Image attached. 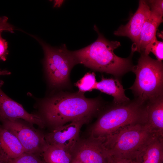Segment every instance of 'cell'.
I'll return each instance as SVG.
<instances>
[{"mask_svg": "<svg viewBox=\"0 0 163 163\" xmlns=\"http://www.w3.org/2000/svg\"><path fill=\"white\" fill-rule=\"evenodd\" d=\"M63 2V1H56L54 6H59L62 4Z\"/></svg>", "mask_w": 163, "mask_h": 163, "instance_id": "484cf974", "label": "cell"}, {"mask_svg": "<svg viewBox=\"0 0 163 163\" xmlns=\"http://www.w3.org/2000/svg\"><path fill=\"white\" fill-rule=\"evenodd\" d=\"M95 89L113 97V103L116 104H123L130 100L125 94L124 89L117 78H105L102 76L101 80L97 82Z\"/></svg>", "mask_w": 163, "mask_h": 163, "instance_id": "2e32d148", "label": "cell"}, {"mask_svg": "<svg viewBox=\"0 0 163 163\" xmlns=\"http://www.w3.org/2000/svg\"><path fill=\"white\" fill-rule=\"evenodd\" d=\"M136 75L135 81L129 89L135 98L142 102L163 95V64L141 53L137 64L132 70Z\"/></svg>", "mask_w": 163, "mask_h": 163, "instance_id": "5b68a950", "label": "cell"}, {"mask_svg": "<svg viewBox=\"0 0 163 163\" xmlns=\"http://www.w3.org/2000/svg\"><path fill=\"white\" fill-rule=\"evenodd\" d=\"M90 118L76 120L66 124L54 128L51 132L45 135L49 145L59 146L71 153L78 141L80 129Z\"/></svg>", "mask_w": 163, "mask_h": 163, "instance_id": "9c48e42d", "label": "cell"}, {"mask_svg": "<svg viewBox=\"0 0 163 163\" xmlns=\"http://www.w3.org/2000/svg\"><path fill=\"white\" fill-rule=\"evenodd\" d=\"M11 73L7 70H0V75H9L11 74Z\"/></svg>", "mask_w": 163, "mask_h": 163, "instance_id": "d4e9b609", "label": "cell"}, {"mask_svg": "<svg viewBox=\"0 0 163 163\" xmlns=\"http://www.w3.org/2000/svg\"><path fill=\"white\" fill-rule=\"evenodd\" d=\"M41 156L46 163H71L73 158L71 152L53 145H49Z\"/></svg>", "mask_w": 163, "mask_h": 163, "instance_id": "e0dca14e", "label": "cell"}, {"mask_svg": "<svg viewBox=\"0 0 163 163\" xmlns=\"http://www.w3.org/2000/svg\"><path fill=\"white\" fill-rule=\"evenodd\" d=\"M3 84L4 82L0 80V120L22 119L33 125L43 128L45 123L41 116L28 113L21 104L6 95L1 89Z\"/></svg>", "mask_w": 163, "mask_h": 163, "instance_id": "30bf717a", "label": "cell"}, {"mask_svg": "<svg viewBox=\"0 0 163 163\" xmlns=\"http://www.w3.org/2000/svg\"><path fill=\"white\" fill-rule=\"evenodd\" d=\"M71 153L73 158L83 163H108L109 157L102 140L91 136L79 139Z\"/></svg>", "mask_w": 163, "mask_h": 163, "instance_id": "ba28073f", "label": "cell"}, {"mask_svg": "<svg viewBox=\"0 0 163 163\" xmlns=\"http://www.w3.org/2000/svg\"><path fill=\"white\" fill-rule=\"evenodd\" d=\"M8 43L2 37L0 34V60L5 61L8 54Z\"/></svg>", "mask_w": 163, "mask_h": 163, "instance_id": "7402d4cb", "label": "cell"}, {"mask_svg": "<svg viewBox=\"0 0 163 163\" xmlns=\"http://www.w3.org/2000/svg\"><path fill=\"white\" fill-rule=\"evenodd\" d=\"M8 18L6 16L0 17V34L4 31L13 32V27L8 22Z\"/></svg>", "mask_w": 163, "mask_h": 163, "instance_id": "603a6c76", "label": "cell"}, {"mask_svg": "<svg viewBox=\"0 0 163 163\" xmlns=\"http://www.w3.org/2000/svg\"><path fill=\"white\" fill-rule=\"evenodd\" d=\"M97 82L94 72L86 73L75 83L78 89V91L84 93L95 89Z\"/></svg>", "mask_w": 163, "mask_h": 163, "instance_id": "ac0fdd59", "label": "cell"}, {"mask_svg": "<svg viewBox=\"0 0 163 163\" xmlns=\"http://www.w3.org/2000/svg\"><path fill=\"white\" fill-rule=\"evenodd\" d=\"M71 163H83L80 161L75 158H73Z\"/></svg>", "mask_w": 163, "mask_h": 163, "instance_id": "4316f807", "label": "cell"}, {"mask_svg": "<svg viewBox=\"0 0 163 163\" xmlns=\"http://www.w3.org/2000/svg\"><path fill=\"white\" fill-rule=\"evenodd\" d=\"M108 163H134L131 161L109 156Z\"/></svg>", "mask_w": 163, "mask_h": 163, "instance_id": "cb8c5ba5", "label": "cell"}, {"mask_svg": "<svg viewBox=\"0 0 163 163\" xmlns=\"http://www.w3.org/2000/svg\"><path fill=\"white\" fill-rule=\"evenodd\" d=\"M94 29L98 34L97 40L86 47L72 51L78 63L95 71L112 74L117 78L132 71L134 66L132 61L133 53L131 52L126 58L117 56L114 50L120 46V42L108 40L96 26Z\"/></svg>", "mask_w": 163, "mask_h": 163, "instance_id": "7a4b0ae2", "label": "cell"}, {"mask_svg": "<svg viewBox=\"0 0 163 163\" xmlns=\"http://www.w3.org/2000/svg\"><path fill=\"white\" fill-rule=\"evenodd\" d=\"M0 163H5V162L0 160Z\"/></svg>", "mask_w": 163, "mask_h": 163, "instance_id": "83f0119b", "label": "cell"}, {"mask_svg": "<svg viewBox=\"0 0 163 163\" xmlns=\"http://www.w3.org/2000/svg\"><path fill=\"white\" fill-rule=\"evenodd\" d=\"M40 156L24 152L18 157L4 162L5 163H46Z\"/></svg>", "mask_w": 163, "mask_h": 163, "instance_id": "ffe728a7", "label": "cell"}, {"mask_svg": "<svg viewBox=\"0 0 163 163\" xmlns=\"http://www.w3.org/2000/svg\"><path fill=\"white\" fill-rule=\"evenodd\" d=\"M146 103L135 98L113 106L102 113L91 128L90 136L102 139L126 126L147 122Z\"/></svg>", "mask_w": 163, "mask_h": 163, "instance_id": "3957f363", "label": "cell"}, {"mask_svg": "<svg viewBox=\"0 0 163 163\" xmlns=\"http://www.w3.org/2000/svg\"><path fill=\"white\" fill-rule=\"evenodd\" d=\"M151 10L163 16V9L162 0H150L147 1Z\"/></svg>", "mask_w": 163, "mask_h": 163, "instance_id": "44dd1931", "label": "cell"}, {"mask_svg": "<svg viewBox=\"0 0 163 163\" xmlns=\"http://www.w3.org/2000/svg\"><path fill=\"white\" fill-rule=\"evenodd\" d=\"M2 125L18 139L25 152L40 156L49 144L44 135L33 125L22 119H1Z\"/></svg>", "mask_w": 163, "mask_h": 163, "instance_id": "52a82bcc", "label": "cell"}, {"mask_svg": "<svg viewBox=\"0 0 163 163\" xmlns=\"http://www.w3.org/2000/svg\"><path fill=\"white\" fill-rule=\"evenodd\" d=\"M132 161L134 163H163V136L157 135L153 137Z\"/></svg>", "mask_w": 163, "mask_h": 163, "instance_id": "4fadbf2b", "label": "cell"}, {"mask_svg": "<svg viewBox=\"0 0 163 163\" xmlns=\"http://www.w3.org/2000/svg\"><path fill=\"white\" fill-rule=\"evenodd\" d=\"M147 123L159 135H163V95L146 102Z\"/></svg>", "mask_w": 163, "mask_h": 163, "instance_id": "5bb4252c", "label": "cell"}, {"mask_svg": "<svg viewBox=\"0 0 163 163\" xmlns=\"http://www.w3.org/2000/svg\"><path fill=\"white\" fill-rule=\"evenodd\" d=\"M163 41L158 40L156 38L145 47L142 53L149 55L150 52H152L156 56L157 60L162 61L163 59Z\"/></svg>", "mask_w": 163, "mask_h": 163, "instance_id": "d6986e66", "label": "cell"}, {"mask_svg": "<svg viewBox=\"0 0 163 163\" xmlns=\"http://www.w3.org/2000/svg\"><path fill=\"white\" fill-rule=\"evenodd\" d=\"M101 99L87 98L78 91L59 92L43 101L42 118L45 123L54 128L76 120L90 118L99 110Z\"/></svg>", "mask_w": 163, "mask_h": 163, "instance_id": "6da1fadb", "label": "cell"}, {"mask_svg": "<svg viewBox=\"0 0 163 163\" xmlns=\"http://www.w3.org/2000/svg\"><path fill=\"white\" fill-rule=\"evenodd\" d=\"M157 135L160 136L147 123H140L124 127L101 139L109 157L132 161L141 149Z\"/></svg>", "mask_w": 163, "mask_h": 163, "instance_id": "277c9868", "label": "cell"}, {"mask_svg": "<svg viewBox=\"0 0 163 163\" xmlns=\"http://www.w3.org/2000/svg\"><path fill=\"white\" fill-rule=\"evenodd\" d=\"M24 152L16 136L0 124V160L5 161L18 157Z\"/></svg>", "mask_w": 163, "mask_h": 163, "instance_id": "7c38bea8", "label": "cell"}, {"mask_svg": "<svg viewBox=\"0 0 163 163\" xmlns=\"http://www.w3.org/2000/svg\"><path fill=\"white\" fill-rule=\"evenodd\" d=\"M150 12V8L145 0H140L138 8L129 22L125 25H122L114 32V35L127 37L133 43L132 52L138 51L141 32L145 21Z\"/></svg>", "mask_w": 163, "mask_h": 163, "instance_id": "8fae6325", "label": "cell"}, {"mask_svg": "<svg viewBox=\"0 0 163 163\" xmlns=\"http://www.w3.org/2000/svg\"><path fill=\"white\" fill-rule=\"evenodd\" d=\"M162 17L150 9L149 14L144 23L140 35L138 51L141 53L156 38L157 29L163 22Z\"/></svg>", "mask_w": 163, "mask_h": 163, "instance_id": "9a60e30c", "label": "cell"}, {"mask_svg": "<svg viewBox=\"0 0 163 163\" xmlns=\"http://www.w3.org/2000/svg\"><path fill=\"white\" fill-rule=\"evenodd\" d=\"M37 40L44 51L45 72L50 86L56 89L70 87L71 71L78 64L72 51L68 50L65 45L56 48Z\"/></svg>", "mask_w": 163, "mask_h": 163, "instance_id": "8992f818", "label": "cell"}]
</instances>
